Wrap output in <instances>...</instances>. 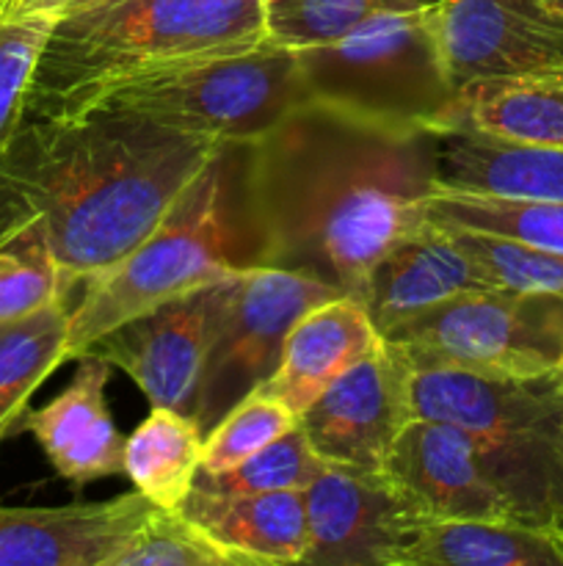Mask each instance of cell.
<instances>
[{
  "label": "cell",
  "instance_id": "ffe728a7",
  "mask_svg": "<svg viewBox=\"0 0 563 566\" xmlns=\"http://www.w3.org/2000/svg\"><path fill=\"white\" fill-rule=\"evenodd\" d=\"M381 340L384 337L373 326L364 304L348 296L329 298L293 324L279 365L259 387L301 418L331 381L340 379Z\"/></svg>",
  "mask_w": 563,
  "mask_h": 566
},
{
  "label": "cell",
  "instance_id": "7402d4cb",
  "mask_svg": "<svg viewBox=\"0 0 563 566\" xmlns=\"http://www.w3.org/2000/svg\"><path fill=\"white\" fill-rule=\"evenodd\" d=\"M204 431L191 415L152 407L125 440V475L152 506L180 509L202 470Z\"/></svg>",
  "mask_w": 563,
  "mask_h": 566
},
{
  "label": "cell",
  "instance_id": "5b68a950",
  "mask_svg": "<svg viewBox=\"0 0 563 566\" xmlns=\"http://www.w3.org/2000/svg\"><path fill=\"white\" fill-rule=\"evenodd\" d=\"M414 418L453 423L517 520L563 536V385L544 376L414 370Z\"/></svg>",
  "mask_w": 563,
  "mask_h": 566
},
{
  "label": "cell",
  "instance_id": "1f68e13d",
  "mask_svg": "<svg viewBox=\"0 0 563 566\" xmlns=\"http://www.w3.org/2000/svg\"><path fill=\"white\" fill-rule=\"evenodd\" d=\"M53 22L55 17H33L0 25V155L25 116L28 88Z\"/></svg>",
  "mask_w": 563,
  "mask_h": 566
},
{
  "label": "cell",
  "instance_id": "9a60e30c",
  "mask_svg": "<svg viewBox=\"0 0 563 566\" xmlns=\"http://www.w3.org/2000/svg\"><path fill=\"white\" fill-rule=\"evenodd\" d=\"M149 509L138 490L70 506H0V566H114Z\"/></svg>",
  "mask_w": 563,
  "mask_h": 566
},
{
  "label": "cell",
  "instance_id": "44dd1931",
  "mask_svg": "<svg viewBox=\"0 0 563 566\" xmlns=\"http://www.w3.org/2000/svg\"><path fill=\"white\" fill-rule=\"evenodd\" d=\"M395 566H563V536L522 520H423Z\"/></svg>",
  "mask_w": 563,
  "mask_h": 566
},
{
  "label": "cell",
  "instance_id": "d4e9b609",
  "mask_svg": "<svg viewBox=\"0 0 563 566\" xmlns=\"http://www.w3.org/2000/svg\"><path fill=\"white\" fill-rule=\"evenodd\" d=\"M425 221L445 230L508 238L563 254V202L442 191L425 199Z\"/></svg>",
  "mask_w": 563,
  "mask_h": 566
},
{
  "label": "cell",
  "instance_id": "cb8c5ba5",
  "mask_svg": "<svg viewBox=\"0 0 563 566\" xmlns=\"http://www.w3.org/2000/svg\"><path fill=\"white\" fill-rule=\"evenodd\" d=\"M66 298L0 326V442L14 431L42 381L66 363Z\"/></svg>",
  "mask_w": 563,
  "mask_h": 566
},
{
  "label": "cell",
  "instance_id": "8992f818",
  "mask_svg": "<svg viewBox=\"0 0 563 566\" xmlns=\"http://www.w3.org/2000/svg\"><path fill=\"white\" fill-rule=\"evenodd\" d=\"M312 103L296 50L265 39L243 53L155 66L94 88L55 116L83 111H130L166 127L252 144L287 114Z\"/></svg>",
  "mask_w": 563,
  "mask_h": 566
},
{
  "label": "cell",
  "instance_id": "7c38bea8",
  "mask_svg": "<svg viewBox=\"0 0 563 566\" xmlns=\"http://www.w3.org/2000/svg\"><path fill=\"white\" fill-rule=\"evenodd\" d=\"M309 545L301 564L395 566L423 523L384 473L329 464L304 490Z\"/></svg>",
  "mask_w": 563,
  "mask_h": 566
},
{
  "label": "cell",
  "instance_id": "f1b7e54d",
  "mask_svg": "<svg viewBox=\"0 0 563 566\" xmlns=\"http://www.w3.org/2000/svg\"><path fill=\"white\" fill-rule=\"evenodd\" d=\"M59 298H66V287L31 227L0 243V326L28 318Z\"/></svg>",
  "mask_w": 563,
  "mask_h": 566
},
{
  "label": "cell",
  "instance_id": "e0dca14e",
  "mask_svg": "<svg viewBox=\"0 0 563 566\" xmlns=\"http://www.w3.org/2000/svg\"><path fill=\"white\" fill-rule=\"evenodd\" d=\"M484 287H500L436 224H423L401 238L370 276L368 313L381 337L395 332L425 310Z\"/></svg>",
  "mask_w": 563,
  "mask_h": 566
},
{
  "label": "cell",
  "instance_id": "8fae6325",
  "mask_svg": "<svg viewBox=\"0 0 563 566\" xmlns=\"http://www.w3.org/2000/svg\"><path fill=\"white\" fill-rule=\"evenodd\" d=\"M412 379V365L381 340L309 403L298 426L323 462L381 473L395 440L414 420Z\"/></svg>",
  "mask_w": 563,
  "mask_h": 566
},
{
  "label": "cell",
  "instance_id": "4dcf8cb0",
  "mask_svg": "<svg viewBox=\"0 0 563 566\" xmlns=\"http://www.w3.org/2000/svg\"><path fill=\"white\" fill-rule=\"evenodd\" d=\"M114 566H230V562L180 509L152 506Z\"/></svg>",
  "mask_w": 563,
  "mask_h": 566
},
{
  "label": "cell",
  "instance_id": "ac0fdd59",
  "mask_svg": "<svg viewBox=\"0 0 563 566\" xmlns=\"http://www.w3.org/2000/svg\"><path fill=\"white\" fill-rule=\"evenodd\" d=\"M434 180L442 191L563 202V147L442 127L434 130Z\"/></svg>",
  "mask_w": 563,
  "mask_h": 566
},
{
  "label": "cell",
  "instance_id": "d6986e66",
  "mask_svg": "<svg viewBox=\"0 0 563 566\" xmlns=\"http://www.w3.org/2000/svg\"><path fill=\"white\" fill-rule=\"evenodd\" d=\"M180 512L230 566L301 564L309 545L304 492L215 495L193 486Z\"/></svg>",
  "mask_w": 563,
  "mask_h": 566
},
{
  "label": "cell",
  "instance_id": "30bf717a",
  "mask_svg": "<svg viewBox=\"0 0 563 566\" xmlns=\"http://www.w3.org/2000/svg\"><path fill=\"white\" fill-rule=\"evenodd\" d=\"M431 14L458 92L563 72V14L544 0H445Z\"/></svg>",
  "mask_w": 563,
  "mask_h": 566
},
{
  "label": "cell",
  "instance_id": "484cf974",
  "mask_svg": "<svg viewBox=\"0 0 563 566\" xmlns=\"http://www.w3.org/2000/svg\"><path fill=\"white\" fill-rule=\"evenodd\" d=\"M445 0H268V39L298 50L331 42L373 17L417 14Z\"/></svg>",
  "mask_w": 563,
  "mask_h": 566
},
{
  "label": "cell",
  "instance_id": "9c48e42d",
  "mask_svg": "<svg viewBox=\"0 0 563 566\" xmlns=\"http://www.w3.org/2000/svg\"><path fill=\"white\" fill-rule=\"evenodd\" d=\"M342 296L329 282L276 265H241L213 282L210 343L191 418L208 434L241 398L268 381L293 324Z\"/></svg>",
  "mask_w": 563,
  "mask_h": 566
},
{
  "label": "cell",
  "instance_id": "3957f363",
  "mask_svg": "<svg viewBox=\"0 0 563 566\" xmlns=\"http://www.w3.org/2000/svg\"><path fill=\"white\" fill-rule=\"evenodd\" d=\"M265 39L268 0H97L55 17L25 114L55 116L136 72L243 53Z\"/></svg>",
  "mask_w": 563,
  "mask_h": 566
},
{
  "label": "cell",
  "instance_id": "d6a6232c",
  "mask_svg": "<svg viewBox=\"0 0 563 566\" xmlns=\"http://www.w3.org/2000/svg\"><path fill=\"white\" fill-rule=\"evenodd\" d=\"M70 3L72 0H0V25L33 17H59Z\"/></svg>",
  "mask_w": 563,
  "mask_h": 566
},
{
  "label": "cell",
  "instance_id": "5bb4252c",
  "mask_svg": "<svg viewBox=\"0 0 563 566\" xmlns=\"http://www.w3.org/2000/svg\"><path fill=\"white\" fill-rule=\"evenodd\" d=\"M381 473L423 520H517L467 437L445 420L414 418Z\"/></svg>",
  "mask_w": 563,
  "mask_h": 566
},
{
  "label": "cell",
  "instance_id": "7a4b0ae2",
  "mask_svg": "<svg viewBox=\"0 0 563 566\" xmlns=\"http://www.w3.org/2000/svg\"><path fill=\"white\" fill-rule=\"evenodd\" d=\"M219 149L130 111L25 114L0 155V243L31 227L70 293L125 260Z\"/></svg>",
  "mask_w": 563,
  "mask_h": 566
},
{
  "label": "cell",
  "instance_id": "836d02e7",
  "mask_svg": "<svg viewBox=\"0 0 563 566\" xmlns=\"http://www.w3.org/2000/svg\"><path fill=\"white\" fill-rule=\"evenodd\" d=\"M88 3H97V0H72V3L66 6V11H70V9H81V6H88Z\"/></svg>",
  "mask_w": 563,
  "mask_h": 566
},
{
  "label": "cell",
  "instance_id": "83f0119b",
  "mask_svg": "<svg viewBox=\"0 0 563 566\" xmlns=\"http://www.w3.org/2000/svg\"><path fill=\"white\" fill-rule=\"evenodd\" d=\"M296 426L298 415L285 401L257 387L204 434L199 473H221L235 468Z\"/></svg>",
  "mask_w": 563,
  "mask_h": 566
},
{
  "label": "cell",
  "instance_id": "4316f807",
  "mask_svg": "<svg viewBox=\"0 0 563 566\" xmlns=\"http://www.w3.org/2000/svg\"><path fill=\"white\" fill-rule=\"evenodd\" d=\"M323 468L326 462L309 446L301 426H296L285 437L274 440L235 468L221 470V473H199L193 486L215 492V495L304 492Z\"/></svg>",
  "mask_w": 563,
  "mask_h": 566
},
{
  "label": "cell",
  "instance_id": "f546056e",
  "mask_svg": "<svg viewBox=\"0 0 563 566\" xmlns=\"http://www.w3.org/2000/svg\"><path fill=\"white\" fill-rule=\"evenodd\" d=\"M445 230V227H442ZM458 247L489 274L500 287L528 293H555L563 296V254L550 249L528 247L508 238L480 235L467 230H447Z\"/></svg>",
  "mask_w": 563,
  "mask_h": 566
},
{
  "label": "cell",
  "instance_id": "4fadbf2b",
  "mask_svg": "<svg viewBox=\"0 0 563 566\" xmlns=\"http://www.w3.org/2000/svg\"><path fill=\"white\" fill-rule=\"evenodd\" d=\"M210 315L213 282L114 326L83 354L130 376L152 407L191 415L208 359Z\"/></svg>",
  "mask_w": 563,
  "mask_h": 566
},
{
  "label": "cell",
  "instance_id": "ba28073f",
  "mask_svg": "<svg viewBox=\"0 0 563 566\" xmlns=\"http://www.w3.org/2000/svg\"><path fill=\"white\" fill-rule=\"evenodd\" d=\"M414 370L544 376L563 357V296L484 287L453 296L384 337Z\"/></svg>",
  "mask_w": 563,
  "mask_h": 566
},
{
  "label": "cell",
  "instance_id": "2e32d148",
  "mask_svg": "<svg viewBox=\"0 0 563 566\" xmlns=\"http://www.w3.org/2000/svg\"><path fill=\"white\" fill-rule=\"evenodd\" d=\"M70 385L25 418L55 473L72 486L125 473V440L105 401L110 365L94 354L77 357Z\"/></svg>",
  "mask_w": 563,
  "mask_h": 566
},
{
  "label": "cell",
  "instance_id": "6da1fadb",
  "mask_svg": "<svg viewBox=\"0 0 563 566\" xmlns=\"http://www.w3.org/2000/svg\"><path fill=\"white\" fill-rule=\"evenodd\" d=\"M237 149L254 265L304 271L368 307L379 260L428 224L434 130L304 103Z\"/></svg>",
  "mask_w": 563,
  "mask_h": 566
},
{
  "label": "cell",
  "instance_id": "d590c367",
  "mask_svg": "<svg viewBox=\"0 0 563 566\" xmlns=\"http://www.w3.org/2000/svg\"><path fill=\"white\" fill-rule=\"evenodd\" d=\"M557 376H561V385H563V357H561V363H557Z\"/></svg>",
  "mask_w": 563,
  "mask_h": 566
},
{
  "label": "cell",
  "instance_id": "e575fe53",
  "mask_svg": "<svg viewBox=\"0 0 563 566\" xmlns=\"http://www.w3.org/2000/svg\"><path fill=\"white\" fill-rule=\"evenodd\" d=\"M544 3H546V6H552V9L561 11V14H563V0H544Z\"/></svg>",
  "mask_w": 563,
  "mask_h": 566
},
{
  "label": "cell",
  "instance_id": "603a6c76",
  "mask_svg": "<svg viewBox=\"0 0 563 566\" xmlns=\"http://www.w3.org/2000/svg\"><path fill=\"white\" fill-rule=\"evenodd\" d=\"M456 125L563 147V72L464 88Z\"/></svg>",
  "mask_w": 563,
  "mask_h": 566
},
{
  "label": "cell",
  "instance_id": "277c9868",
  "mask_svg": "<svg viewBox=\"0 0 563 566\" xmlns=\"http://www.w3.org/2000/svg\"><path fill=\"white\" fill-rule=\"evenodd\" d=\"M235 160L237 144H221L125 260L81 282V302L70 310L66 357L77 359L99 335L158 304L254 265L246 227L237 221Z\"/></svg>",
  "mask_w": 563,
  "mask_h": 566
},
{
  "label": "cell",
  "instance_id": "52a82bcc",
  "mask_svg": "<svg viewBox=\"0 0 563 566\" xmlns=\"http://www.w3.org/2000/svg\"><path fill=\"white\" fill-rule=\"evenodd\" d=\"M431 11L373 17L331 42L298 48L309 99L406 130L456 125L461 92L447 77Z\"/></svg>",
  "mask_w": 563,
  "mask_h": 566
}]
</instances>
